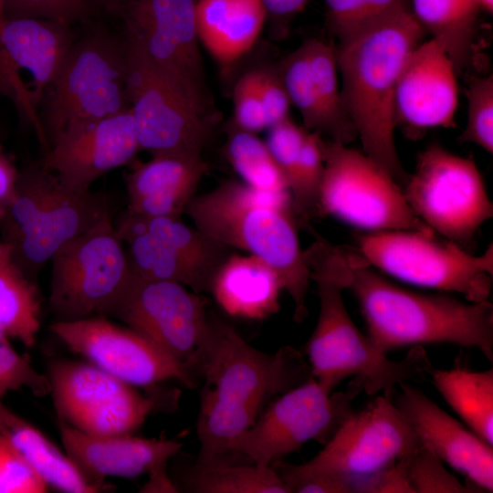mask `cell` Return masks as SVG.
<instances>
[{
  "instance_id": "cell-1",
  "label": "cell",
  "mask_w": 493,
  "mask_h": 493,
  "mask_svg": "<svg viewBox=\"0 0 493 493\" xmlns=\"http://www.w3.org/2000/svg\"><path fill=\"white\" fill-rule=\"evenodd\" d=\"M409 7L402 5L376 18L336 47L343 105L363 152L402 187L410 174L395 146V90L424 34Z\"/></svg>"
},
{
  "instance_id": "cell-2",
  "label": "cell",
  "mask_w": 493,
  "mask_h": 493,
  "mask_svg": "<svg viewBox=\"0 0 493 493\" xmlns=\"http://www.w3.org/2000/svg\"><path fill=\"white\" fill-rule=\"evenodd\" d=\"M304 257L320 302L317 324L305 353L311 376L323 387L332 391L353 376L362 391L391 398L402 383L432 370L423 347H413L404 358L392 360L355 326L342 297L351 277L345 249L316 235Z\"/></svg>"
},
{
  "instance_id": "cell-3",
  "label": "cell",
  "mask_w": 493,
  "mask_h": 493,
  "mask_svg": "<svg viewBox=\"0 0 493 493\" xmlns=\"http://www.w3.org/2000/svg\"><path fill=\"white\" fill-rule=\"evenodd\" d=\"M347 289L357 299L373 346L387 354L401 347L451 343L478 350L493 361V305L445 294H421L394 285L356 251Z\"/></svg>"
},
{
  "instance_id": "cell-4",
  "label": "cell",
  "mask_w": 493,
  "mask_h": 493,
  "mask_svg": "<svg viewBox=\"0 0 493 493\" xmlns=\"http://www.w3.org/2000/svg\"><path fill=\"white\" fill-rule=\"evenodd\" d=\"M184 214L214 240L269 264L293 301V320H305L310 278L289 193L262 192L236 180H226L206 193L194 194Z\"/></svg>"
},
{
  "instance_id": "cell-5",
  "label": "cell",
  "mask_w": 493,
  "mask_h": 493,
  "mask_svg": "<svg viewBox=\"0 0 493 493\" xmlns=\"http://www.w3.org/2000/svg\"><path fill=\"white\" fill-rule=\"evenodd\" d=\"M106 196L74 190L37 161L18 172L14 198L0 220L3 241L32 280L67 242L110 217Z\"/></svg>"
},
{
  "instance_id": "cell-6",
  "label": "cell",
  "mask_w": 493,
  "mask_h": 493,
  "mask_svg": "<svg viewBox=\"0 0 493 493\" xmlns=\"http://www.w3.org/2000/svg\"><path fill=\"white\" fill-rule=\"evenodd\" d=\"M124 38L96 27L73 40L40 105L49 146L67 126L130 109Z\"/></svg>"
},
{
  "instance_id": "cell-7",
  "label": "cell",
  "mask_w": 493,
  "mask_h": 493,
  "mask_svg": "<svg viewBox=\"0 0 493 493\" xmlns=\"http://www.w3.org/2000/svg\"><path fill=\"white\" fill-rule=\"evenodd\" d=\"M355 250L370 266L399 280L461 294L467 301L488 300L493 246L475 256L433 230H389L360 234Z\"/></svg>"
},
{
  "instance_id": "cell-8",
  "label": "cell",
  "mask_w": 493,
  "mask_h": 493,
  "mask_svg": "<svg viewBox=\"0 0 493 493\" xmlns=\"http://www.w3.org/2000/svg\"><path fill=\"white\" fill-rule=\"evenodd\" d=\"M50 263L49 309L56 321L110 318L133 281L110 216L64 244Z\"/></svg>"
},
{
  "instance_id": "cell-9",
  "label": "cell",
  "mask_w": 493,
  "mask_h": 493,
  "mask_svg": "<svg viewBox=\"0 0 493 493\" xmlns=\"http://www.w3.org/2000/svg\"><path fill=\"white\" fill-rule=\"evenodd\" d=\"M125 46L128 98L141 150L152 155H202L214 125L210 100L153 65L126 41Z\"/></svg>"
},
{
  "instance_id": "cell-10",
  "label": "cell",
  "mask_w": 493,
  "mask_h": 493,
  "mask_svg": "<svg viewBox=\"0 0 493 493\" xmlns=\"http://www.w3.org/2000/svg\"><path fill=\"white\" fill-rule=\"evenodd\" d=\"M403 191L425 225L468 252L482 225L493 216V205L476 163L437 143L418 154Z\"/></svg>"
},
{
  "instance_id": "cell-11",
  "label": "cell",
  "mask_w": 493,
  "mask_h": 493,
  "mask_svg": "<svg viewBox=\"0 0 493 493\" xmlns=\"http://www.w3.org/2000/svg\"><path fill=\"white\" fill-rule=\"evenodd\" d=\"M320 216L331 215L367 233L432 230L409 206L403 187L364 152L323 140Z\"/></svg>"
},
{
  "instance_id": "cell-12",
  "label": "cell",
  "mask_w": 493,
  "mask_h": 493,
  "mask_svg": "<svg viewBox=\"0 0 493 493\" xmlns=\"http://www.w3.org/2000/svg\"><path fill=\"white\" fill-rule=\"evenodd\" d=\"M331 392L310 376L282 393L234 443L233 453L267 468L309 441L325 445L353 413L362 390L352 382L346 392Z\"/></svg>"
},
{
  "instance_id": "cell-13",
  "label": "cell",
  "mask_w": 493,
  "mask_h": 493,
  "mask_svg": "<svg viewBox=\"0 0 493 493\" xmlns=\"http://www.w3.org/2000/svg\"><path fill=\"white\" fill-rule=\"evenodd\" d=\"M310 376L308 362L296 349L283 347L273 354L258 351L209 313L200 378L216 395L263 406Z\"/></svg>"
},
{
  "instance_id": "cell-14",
  "label": "cell",
  "mask_w": 493,
  "mask_h": 493,
  "mask_svg": "<svg viewBox=\"0 0 493 493\" xmlns=\"http://www.w3.org/2000/svg\"><path fill=\"white\" fill-rule=\"evenodd\" d=\"M47 377L59 421L89 435L131 434L158 402L91 363L55 361Z\"/></svg>"
},
{
  "instance_id": "cell-15",
  "label": "cell",
  "mask_w": 493,
  "mask_h": 493,
  "mask_svg": "<svg viewBox=\"0 0 493 493\" xmlns=\"http://www.w3.org/2000/svg\"><path fill=\"white\" fill-rule=\"evenodd\" d=\"M183 366L197 382L209 312L205 301L170 281H133L111 313Z\"/></svg>"
},
{
  "instance_id": "cell-16",
  "label": "cell",
  "mask_w": 493,
  "mask_h": 493,
  "mask_svg": "<svg viewBox=\"0 0 493 493\" xmlns=\"http://www.w3.org/2000/svg\"><path fill=\"white\" fill-rule=\"evenodd\" d=\"M74 40L69 25L41 18L0 22V96L29 123L42 152L48 143L39 110Z\"/></svg>"
},
{
  "instance_id": "cell-17",
  "label": "cell",
  "mask_w": 493,
  "mask_h": 493,
  "mask_svg": "<svg viewBox=\"0 0 493 493\" xmlns=\"http://www.w3.org/2000/svg\"><path fill=\"white\" fill-rule=\"evenodd\" d=\"M197 0H123L125 41L153 65L210 100L196 26Z\"/></svg>"
},
{
  "instance_id": "cell-18",
  "label": "cell",
  "mask_w": 493,
  "mask_h": 493,
  "mask_svg": "<svg viewBox=\"0 0 493 493\" xmlns=\"http://www.w3.org/2000/svg\"><path fill=\"white\" fill-rule=\"evenodd\" d=\"M50 330L71 351L133 386L152 387L173 380L188 388L198 384L183 366L148 339L107 317L55 321Z\"/></svg>"
},
{
  "instance_id": "cell-19",
  "label": "cell",
  "mask_w": 493,
  "mask_h": 493,
  "mask_svg": "<svg viewBox=\"0 0 493 493\" xmlns=\"http://www.w3.org/2000/svg\"><path fill=\"white\" fill-rule=\"evenodd\" d=\"M418 443L391 398L377 396L362 410L353 411L306 464L349 480L393 465Z\"/></svg>"
},
{
  "instance_id": "cell-20",
  "label": "cell",
  "mask_w": 493,
  "mask_h": 493,
  "mask_svg": "<svg viewBox=\"0 0 493 493\" xmlns=\"http://www.w3.org/2000/svg\"><path fill=\"white\" fill-rule=\"evenodd\" d=\"M139 151L133 116L128 109L67 126L37 161L67 186L88 191L107 173L130 163Z\"/></svg>"
},
{
  "instance_id": "cell-21",
  "label": "cell",
  "mask_w": 493,
  "mask_h": 493,
  "mask_svg": "<svg viewBox=\"0 0 493 493\" xmlns=\"http://www.w3.org/2000/svg\"><path fill=\"white\" fill-rule=\"evenodd\" d=\"M277 71L305 130L344 144L357 137L341 98L335 47L318 38L307 39Z\"/></svg>"
},
{
  "instance_id": "cell-22",
  "label": "cell",
  "mask_w": 493,
  "mask_h": 493,
  "mask_svg": "<svg viewBox=\"0 0 493 493\" xmlns=\"http://www.w3.org/2000/svg\"><path fill=\"white\" fill-rule=\"evenodd\" d=\"M455 66L439 42L420 43L400 74L394 98L396 126L416 140L431 128L456 127L457 82Z\"/></svg>"
},
{
  "instance_id": "cell-23",
  "label": "cell",
  "mask_w": 493,
  "mask_h": 493,
  "mask_svg": "<svg viewBox=\"0 0 493 493\" xmlns=\"http://www.w3.org/2000/svg\"><path fill=\"white\" fill-rule=\"evenodd\" d=\"M394 404L418 439L479 491L493 490V450L420 389L404 382Z\"/></svg>"
},
{
  "instance_id": "cell-24",
  "label": "cell",
  "mask_w": 493,
  "mask_h": 493,
  "mask_svg": "<svg viewBox=\"0 0 493 493\" xmlns=\"http://www.w3.org/2000/svg\"><path fill=\"white\" fill-rule=\"evenodd\" d=\"M66 455L84 478L100 491L108 477H137L167 465L183 444L166 438H143L131 434L93 435L59 421Z\"/></svg>"
},
{
  "instance_id": "cell-25",
  "label": "cell",
  "mask_w": 493,
  "mask_h": 493,
  "mask_svg": "<svg viewBox=\"0 0 493 493\" xmlns=\"http://www.w3.org/2000/svg\"><path fill=\"white\" fill-rule=\"evenodd\" d=\"M206 170L202 155H152L125 177L127 210L149 217L181 216Z\"/></svg>"
},
{
  "instance_id": "cell-26",
  "label": "cell",
  "mask_w": 493,
  "mask_h": 493,
  "mask_svg": "<svg viewBox=\"0 0 493 493\" xmlns=\"http://www.w3.org/2000/svg\"><path fill=\"white\" fill-rule=\"evenodd\" d=\"M282 282L261 258L234 251L218 267L209 293L227 314L262 320L279 309Z\"/></svg>"
},
{
  "instance_id": "cell-27",
  "label": "cell",
  "mask_w": 493,
  "mask_h": 493,
  "mask_svg": "<svg viewBox=\"0 0 493 493\" xmlns=\"http://www.w3.org/2000/svg\"><path fill=\"white\" fill-rule=\"evenodd\" d=\"M195 16L200 45L226 67L254 46L267 11L262 0H197Z\"/></svg>"
},
{
  "instance_id": "cell-28",
  "label": "cell",
  "mask_w": 493,
  "mask_h": 493,
  "mask_svg": "<svg viewBox=\"0 0 493 493\" xmlns=\"http://www.w3.org/2000/svg\"><path fill=\"white\" fill-rule=\"evenodd\" d=\"M0 435L31 465L43 480L60 491L95 493L66 454L38 429L7 408L0 400Z\"/></svg>"
},
{
  "instance_id": "cell-29",
  "label": "cell",
  "mask_w": 493,
  "mask_h": 493,
  "mask_svg": "<svg viewBox=\"0 0 493 493\" xmlns=\"http://www.w3.org/2000/svg\"><path fill=\"white\" fill-rule=\"evenodd\" d=\"M127 245L132 276L140 280L181 284L195 293L209 292L215 272L191 260L146 231L120 237Z\"/></svg>"
},
{
  "instance_id": "cell-30",
  "label": "cell",
  "mask_w": 493,
  "mask_h": 493,
  "mask_svg": "<svg viewBox=\"0 0 493 493\" xmlns=\"http://www.w3.org/2000/svg\"><path fill=\"white\" fill-rule=\"evenodd\" d=\"M262 407L220 397L205 387L196 426L200 442L196 463L231 461L236 456L232 451L234 443L254 425Z\"/></svg>"
},
{
  "instance_id": "cell-31",
  "label": "cell",
  "mask_w": 493,
  "mask_h": 493,
  "mask_svg": "<svg viewBox=\"0 0 493 493\" xmlns=\"http://www.w3.org/2000/svg\"><path fill=\"white\" fill-rule=\"evenodd\" d=\"M410 11L423 31L441 44L457 74L472 57L478 0H412Z\"/></svg>"
},
{
  "instance_id": "cell-32",
  "label": "cell",
  "mask_w": 493,
  "mask_h": 493,
  "mask_svg": "<svg viewBox=\"0 0 493 493\" xmlns=\"http://www.w3.org/2000/svg\"><path fill=\"white\" fill-rule=\"evenodd\" d=\"M432 383L464 423L493 445V370H431Z\"/></svg>"
},
{
  "instance_id": "cell-33",
  "label": "cell",
  "mask_w": 493,
  "mask_h": 493,
  "mask_svg": "<svg viewBox=\"0 0 493 493\" xmlns=\"http://www.w3.org/2000/svg\"><path fill=\"white\" fill-rule=\"evenodd\" d=\"M40 312L36 281L15 262L10 246L0 240V326L8 338L31 347L40 328Z\"/></svg>"
},
{
  "instance_id": "cell-34",
  "label": "cell",
  "mask_w": 493,
  "mask_h": 493,
  "mask_svg": "<svg viewBox=\"0 0 493 493\" xmlns=\"http://www.w3.org/2000/svg\"><path fill=\"white\" fill-rule=\"evenodd\" d=\"M118 236L146 231L215 273L235 250L214 240L181 216H144L126 210L114 225Z\"/></svg>"
},
{
  "instance_id": "cell-35",
  "label": "cell",
  "mask_w": 493,
  "mask_h": 493,
  "mask_svg": "<svg viewBox=\"0 0 493 493\" xmlns=\"http://www.w3.org/2000/svg\"><path fill=\"white\" fill-rule=\"evenodd\" d=\"M184 484L187 491L196 493H288L271 467L254 463H195Z\"/></svg>"
},
{
  "instance_id": "cell-36",
  "label": "cell",
  "mask_w": 493,
  "mask_h": 493,
  "mask_svg": "<svg viewBox=\"0 0 493 493\" xmlns=\"http://www.w3.org/2000/svg\"><path fill=\"white\" fill-rule=\"evenodd\" d=\"M226 155L246 185L262 192L289 193L284 173L257 134L230 128Z\"/></svg>"
},
{
  "instance_id": "cell-37",
  "label": "cell",
  "mask_w": 493,
  "mask_h": 493,
  "mask_svg": "<svg viewBox=\"0 0 493 493\" xmlns=\"http://www.w3.org/2000/svg\"><path fill=\"white\" fill-rule=\"evenodd\" d=\"M323 173V139L308 131L288 185L294 215L304 227L309 226V220L321 217L320 192Z\"/></svg>"
},
{
  "instance_id": "cell-38",
  "label": "cell",
  "mask_w": 493,
  "mask_h": 493,
  "mask_svg": "<svg viewBox=\"0 0 493 493\" xmlns=\"http://www.w3.org/2000/svg\"><path fill=\"white\" fill-rule=\"evenodd\" d=\"M408 482L413 493L477 492L471 485L463 484L445 463L424 443L404 457Z\"/></svg>"
},
{
  "instance_id": "cell-39",
  "label": "cell",
  "mask_w": 493,
  "mask_h": 493,
  "mask_svg": "<svg viewBox=\"0 0 493 493\" xmlns=\"http://www.w3.org/2000/svg\"><path fill=\"white\" fill-rule=\"evenodd\" d=\"M465 94L467 101V124L458 136L459 143L472 142L493 153V76H468Z\"/></svg>"
},
{
  "instance_id": "cell-40",
  "label": "cell",
  "mask_w": 493,
  "mask_h": 493,
  "mask_svg": "<svg viewBox=\"0 0 493 493\" xmlns=\"http://www.w3.org/2000/svg\"><path fill=\"white\" fill-rule=\"evenodd\" d=\"M330 31L343 41L370 22L402 6L407 0H324Z\"/></svg>"
},
{
  "instance_id": "cell-41",
  "label": "cell",
  "mask_w": 493,
  "mask_h": 493,
  "mask_svg": "<svg viewBox=\"0 0 493 493\" xmlns=\"http://www.w3.org/2000/svg\"><path fill=\"white\" fill-rule=\"evenodd\" d=\"M23 388L36 396L50 394L51 390L47 375L33 367L28 354H18L9 341H0V400Z\"/></svg>"
},
{
  "instance_id": "cell-42",
  "label": "cell",
  "mask_w": 493,
  "mask_h": 493,
  "mask_svg": "<svg viewBox=\"0 0 493 493\" xmlns=\"http://www.w3.org/2000/svg\"><path fill=\"white\" fill-rule=\"evenodd\" d=\"M5 19L41 18L71 26L91 11L86 0H3Z\"/></svg>"
},
{
  "instance_id": "cell-43",
  "label": "cell",
  "mask_w": 493,
  "mask_h": 493,
  "mask_svg": "<svg viewBox=\"0 0 493 493\" xmlns=\"http://www.w3.org/2000/svg\"><path fill=\"white\" fill-rule=\"evenodd\" d=\"M270 467L288 493H351L348 479L311 468L306 463L296 465L278 459Z\"/></svg>"
},
{
  "instance_id": "cell-44",
  "label": "cell",
  "mask_w": 493,
  "mask_h": 493,
  "mask_svg": "<svg viewBox=\"0 0 493 493\" xmlns=\"http://www.w3.org/2000/svg\"><path fill=\"white\" fill-rule=\"evenodd\" d=\"M47 483L0 435V493H43Z\"/></svg>"
},
{
  "instance_id": "cell-45",
  "label": "cell",
  "mask_w": 493,
  "mask_h": 493,
  "mask_svg": "<svg viewBox=\"0 0 493 493\" xmlns=\"http://www.w3.org/2000/svg\"><path fill=\"white\" fill-rule=\"evenodd\" d=\"M232 99L234 121L231 128L255 134L267 129L254 69L239 77L234 86Z\"/></svg>"
},
{
  "instance_id": "cell-46",
  "label": "cell",
  "mask_w": 493,
  "mask_h": 493,
  "mask_svg": "<svg viewBox=\"0 0 493 493\" xmlns=\"http://www.w3.org/2000/svg\"><path fill=\"white\" fill-rule=\"evenodd\" d=\"M267 131L265 142L289 185L303 141L309 131L297 125L290 117L267 128Z\"/></svg>"
},
{
  "instance_id": "cell-47",
  "label": "cell",
  "mask_w": 493,
  "mask_h": 493,
  "mask_svg": "<svg viewBox=\"0 0 493 493\" xmlns=\"http://www.w3.org/2000/svg\"><path fill=\"white\" fill-rule=\"evenodd\" d=\"M267 128L289 118L291 106L277 69H254Z\"/></svg>"
},
{
  "instance_id": "cell-48",
  "label": "cell",
  "mask_w": 493,
  "mask_h": 493,
  "mask_svg": "<svg viewBox=\"0 0 493 493\" xmlns=\"http://www.w3.org/2000/svg\"><path fill=\"white\" fill-rule=\"evenodd\" d=\"M351 493H413L404 457L392 466L349 478Z\"/></svg>"
},
{
  "instance_id": "cell-49",
  "label": "cell",
  "mask_w": 493,
  "mask_h": 493,
  "mask_svg": "<svg viewBox=\"0 0 493 493\" xmlns=\"http://www.w3.org/2000/svg\"><path fill=\"white\" fill-rule=\"evenodd\" d=\"M18 172L14 159L0 144V220L14 198Z\"/></svg>"
},
{
  "instance_id": "cell-50",
  "label": "cell",
  "mask_w": 493,
  "mask_h": 493,
  "mask_svg": "<svg viewBox=\"0 0 493 493\" xmlns=\"http://www.w3.org/2000/svg\"><path fill=\"white\" fill-rule=\"evenodd\" d=\"M267 11V17L270 18L274 27L284 29L290 22L301 13L309 0H262Z\"/></svg>"
},
{
  "instance_id": "cell-51",
  "label": "cell",
  "mask_w": 493,
  "mask_h": 493,
  "mask_svg": "<svg viewBox=\"0 0 493 493\" xmlns=\"http://www.w3.org/2000/svg\"><path fill=\"white\" fill-rule=\"evenodd\" d=\"M141 492L173 493L179 492V489L167 473V465H163L149 473V479Z\"/></svg>"
},
{
  "instance_id": "cell-52",
  "label": "cell",
  "mask_w": 493,
  "mask_h": 493,
  "mask_svg": "<svg viewBox=\"0 0 493 493\" xmlns=\"http://www.w3.org/2000/svg\"><path fill=\"white\" fill-rule=\"evenodd\" d=\"M91 8H102L108 12L113 10L123 0H86Z\"/></svg>"
},
{
  "instance_id": "cell-53",
  "label": "cell",
  "mask_w": 493,
  "mask_h": 493,
  "mask_svg": "<svg viewBox=\"0 0 493 493\" xmlns=\"http://www.w3.org/2000/svg\"><path fill=\"white\" fill-rule=\"evenodd\" d=\"M481 10L488 14L493 13V0H478Z\"/></svg>"
},
{
  "instance_id": "cell-54",
  "label": "cell",
  "mask_w": 493,
  "mask_h": 493,
  "mask_svg": "<svg viewBox=\"0 0 493 493\" xmlns=\"http://www.w3.org/2000/svg\"><path fill=\"white\" fill-rule=\"evenodd\" d=\"M0 341H8V336L6 335L5 331L3 330L1 326H0Z\"/></svg>"
},
{
  "instance_id": "cell-55",
  "label": "cell",
  "mask_w": 493,
  "mask_h": 493,
  "mask_svg": "<svg viewBox=\"0 0 493 493\" xmlns=\"http://www.w3.org/2000/svg\"><path fill=\"white\" fill-rule=\"evenodd\" d=\"M5 18V13H4V6H3V0H0V22L4 21Z\"/></svg>"
},
{
  "instance_id": "cell-56",
  "label": "cell",
  "mask_w": 493,
  "mask_h": 493,
  "mask_svg": "<svg viewBox=\"0 0 493 493\" xmlns=\"http://www.w3.org/2000/svg\"><path fill=\"white\" fill-rule=\"evenodd\" d=\"M0 140H1V135H0Z\"/></svg>"
}]
</instances>
